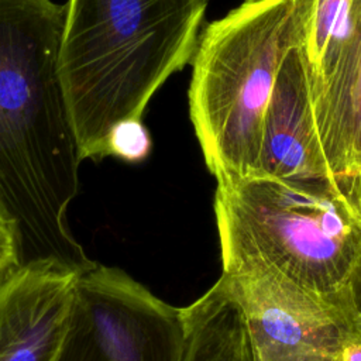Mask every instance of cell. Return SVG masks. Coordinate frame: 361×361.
Segmentation results:
<instances>
[{"label": "cell", "mask_w": 361, "mask_h": 361, "mask_svg": "<svg viewBox=\"0 0 361 361\" xmlns=\"http://www.w3.org/2000/svg\"><path fill=\"white\" fill-rule=\"evenodd\" d=\"M65 6L0 0V202L13 220L18 265L92 261L68 224L80 157L59 69Z\"/></svg>", "instance_id": "1"}, {"label": "cell", "mask_w": 361, "mask_h": 361, "mask_svg": "<svg viewBox=\"0 0 361 361\" xmlns=\"http://www.w3.org/2000/svg\"><path fill=\"white\" fill-rule=\"evenodd\" d=\"M61 85L82 161L106 158L110 128L141 118L193 56L207 0H68Z\"/></svg>", "instance_id": "2"}, {"label": "cell", "mask_w": 361, "mask_h": 361, "mask_svg": "<svg viewBox=\"0 0 361 361\" xmlns=\"http://www.w3.org/2000/svg\"><path fill=\"white\" fill-rule=\"evenodd\" d=\"M214 217L221 274H272L347 313L361 259L354 176L217 182Z\"/></svg>", "instance_id": "3"}, {"label": "cell", "mask_w": 361, "mask_h": 361, "mask_svg": "<svg viewBox=\"0 0 361 361\" xmlns=\"http://www.w3.org/2000/svg\"><path fill=\"white\" fill-rule=\"evenodd\" d=\"M298 47L295 0H247L200 32L189 113L217 182L259 176L264 114L281 65Z\"/></svg>", "instance_id": "4"}, {"label": "cell", "mask_w": 361, "mask_h": 361, "mask_svg": "<svg viewBox=\"0 0 361 361\" xmlns=\"http://www.w3.org/2000/svg\"><path fill=\"white\" fill-rule=\"evenodd\" d=\"M183 340L182 307L164 302L126 271L93 262L79 274L61 361H180Z\"/></svg>", "instance_id": "5"}, {"label": "cell", "mask_w": 361, "mask_h": 361, "mask_svg": "<svg viewBox=\"0 0 361 361\" xmlns=\"http://www.w3.org/2000/svg\"><path fill=\"white\" fill-rule=\"evenodd\" d=\"M238 305L254 361H341L360 334L340 307L265 272L221 274Z\"/></svg>", "instance_id": "6"}, {"label": "cell", "mask_w": 361, "mask_h": 361, "mask_svg": "<svg viewBox=\"0 0 361 361\" xmlns=\"http://www.w3.org/2000/svg\"><path fill=\"white\" fill-rule=\"evenodd\" d=\"M79 274L58 261H35L0 275V361H61Z\"/></svg>", "instance_id": "7"}, {"label": "cell", "mask_w": 361, "mask_h": 361, "mask_svg": "<svg viewBox=\"0 0 361 361\" xmlns=\"http://www.w3.org/2000/svg\"><path fill=\"white\" fill-rule=\"evenodd\" d=\"M259 176H333L316 128L312 90L298 48H293L281 65L264 114Z\"/></svg>", "instance_id": "8"}, {"label": "cell", "mask_w": 361, "mask_h": 361, "mask_svg": "<svg viewBox=\"0 0 361 361\" xmlns=\"http://www.w3.org/2000/svg\"><path fill=\"white\" fill-rule=\"evenodd\" d=\"M322 148L333 176L361 173V0L322 93L313 102Z\"/></svg>", "instance_id": "9"}, {"label": "cell", "mask_w": 361, "mask_h": 361, "mask_svg": "<svg viewBox=\"0 0 361 361\" xmlns=\"http://www.w3.org/2000/svg\"><path fill=\"white\" fill-rule=\"evenodd\" d=\"M185 340L180 361H254L243 313L221 278L182 307Z\"/></svg>", "instance_id": "10"}, {"label": "cell", "mask_w": 361, "mask_h": 361, "mask_svg": "<svg viewBox=\"0 0 361 361\" xmlns=\"http://www.w3.org/2000/svg\"><path fill=\"white\" fill-rule=\"evenodd\" d=\"M299 52L313 102L327 83L353 18V0H295Z\"/></svg>", "instance_id": "11"}, {"label": "cell", "mask_w": 361, "mask_h": 361, "mask_svg": "<svg viewBox=\"0 0 361 361\" xmlns=\"http://www.w3.org/2000/svg\"><path fill=\"white\" fill-rule=\"evenodd\" d=\"M152 140L141 118L117 121L106 137V157L128 164L142 162L151 152Z\"/></svg>", "instance_id": "12"}, {"label": "cell", "mask_w": 361, "mask_h": 361, "mask_svg": "<svg viewBox=\"0 0 361 361\" xmlns=\"http://www.w3.org/2000/svg\"><path fill=\"white\" fill-rule=\"evenodd\" d=\"M18 265L17 240L13 220L0 202V275Z\"/></svg>", "instance_id": "13"}, {"label": "cell", "mask_w": 361, "mask_h": 361, "mask_svg": "<svg viewBox=\"0 0 361 361\" xmlns=\"http://www.w3.org/2000/svg\"><path fill=\"white\" fill-rule=\"evenodd\" d=\"M345 309L361 336V259L357 264L347 286Z\"/></svg>", "instance_id": "14"}, {"label": "cell", "mask_w": 361, "mask_h": 361, "mask_svg": "<svg viewBox=\"0 0 361 361\" xmlns=\"http://www.w3.org/2000/svg\"><path fill=\"white\" fill-rule=\"evenodd\" d=\"M341 361H361V336H353L344 345Z\"/></svg>", "instance_id": "15"}, {"label": "cell", "mask_w": 361, "mask_h": 361, "mask_svg": "<svg viewBox=\"0 0 361 361\" xmlns=\"http://www.w3.org/2000/svg\"><path fill=\"white\" fill-rule=\"evenodd\" d=\"M354 188H355V196H357V202L361 210V173L358 176H354Z\"/></svg>", "instance_id": "16"}, {"label": "cell", "mask_w": 361, "mask_h": 361, "mask_svg": "<svg viewBox=\"0 0 361 361\" xmlns=\"http://www.w3.org/2000/svg\"><path fill=\"white\" fill-rule=\"evenodd\" d=\"M245 1H247V0H245Z\"/></svg>", "instance_id": "17"}]
</instances>
